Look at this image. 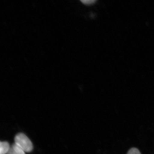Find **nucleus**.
<instances>
[{"instance_id":"3","label":"nucleus","mask_w":154,"mask_h":154,"mask_svg":"<svg viewBox=\"0 0 154 154\" xmlns=\"http://www.w3.org/2000/svg\"><path fill=\"white\" fill-rule=\"evenodd\" d=\"M10 146L7 142L0 141V154H7Z\"/></svg>"},{"instance_id":"1","label":"nucleus","mask_w":154,"mask_h":154,"mask_svg":"<svg viewBox=\"0 0 154 154\" xmlns=\"http://www.w3.org/2000/svg\"><path fill=\"white\" fill-rule=\"evenodd\" d=\"M15 143L26 152H30L33 150V144L24 134L19 133L15 136Z\"/></svg>"},{"instance_id":"4","label":"nucleus","mask_w":154,"mask_h":154,"mask_svg":"<svg viewBox=\"0 0 154 154\" xmlns=\"http://www.w3.org/2000/svg\"><path fill=\"white\" fill-rule=\"evenodd\" d=\"M127 154H141L140 152L137 148H132L128 151Z\"/></svg>"},{"instance_id":"5","label":"nucleus","mask_w":154,"mask_h":154,"mask_svg":"<svg viewBox=\"0 0 154 154\" xmlns=\"http://www.w3.org/2000/svg\"><path fill=\"white\" fill-rule=\"evenodd\" d=\"M81 2H82L83 4L89 5H91L94 4L96 1H93H93H91V0H89V1H88V0H85V1H81Z\"/></svg>"},{"instance_id":"2","label":"nucleus","mask_w":154,"mask_h":154,"mask_svg":"<svg viewBox=\"0 0 154 154\" xmlns=\"http://www.w3.org/2000/svg\"><path fill=\"white\" fill-rule=\"evenodd\" d=\"M7 154H25V152L17 144L14 143L10 146Z\"/></svg>"}]
</instances>
